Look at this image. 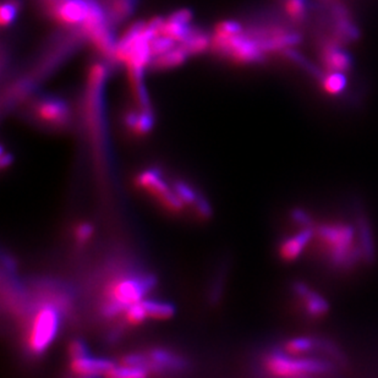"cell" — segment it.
Segmentation results:
<instances>
[{"label":"cell","instance_id":"obj_2","mask_svg":"<svg viewBox=\"0 0 378 378\" xmlns=\"http://www.w3.org/2000/svg\"><path fill=\"white\" fill-rule=\"evenodd\" d=\"M214 52L237 64H254L264 60V44L252 32H245L235 21H222L214 27L211 37Z\"/></svg>","mask_w":378,"mask_h":378},{"label":"cell","instance_id":"obj_14","mask_svg":"<svg viewBox=\"0 0 378 378\" xmlns=\"http://www.w3.org/2000/svg\"><path fill=\"white\" fill-rule=\"evenodd\" d=\"M298 294L301 296V299L305 300V311L306 313L311 317H322L327 311H328V305L326 301L322 299L321 296L317 295L315 293L307 289L305 285H299L296 288Z\"/></svg>","mask_w":378,"mask_h":378},{"label":"cell","instance_id":"obj_13","mask_svg":"<svg viewBox=\"0 0 378 378\" xmlns=\"http://www.w3.org/2000/svg\"><path fill=\"white\" fill-rule=\"evenodd\" d=\"M332 17L334 21V33L339 41H356L360 37L358 27L352 24L350 16L343 6H336L332 8Z\"/></svg>","mask_w":378,"mask_h":378},{"label":"cell","instance_id":"obj_18","mask_svg":"<svg viewBox=\"0 0 378 378\" xmlns=\"http://www.w3.org/2000/svg\"><path fill=\"white\" fill-rule=\"evenodd\" d=\"M144 305H145L146 311H147L148 320L163 321V320L171 318L174 315V312H175L174 306L169 304V302H166V301L145 299L144 300Z\"/></svg>","mask_w":378,"mask_h":378},{"label":"cell","instance_id":"obj_25","mask_svg":"<svg viewBox=\"0 0 378 378\" xmlns=\"http://www.w3.org/2000/svg\"><path fill=\"white\" fill-rule=\"evenodd\" d=\"M174 190L178 194V196L182 198L184 205L187 203V205L196 206L197 203L201 200V198L197 197L196 192L194 191L191 187H189L185 182H176Z\"/></svg>","mask_w":378,"mask_h":378},{"label":"cell","instance_id":"obj_7","mask_svg":"<svg viewBox=\"0 0 378 378\" xmlns=\"http://www.w3.org/2000/svg\"><path fill=\"white\" fill-rule=\"evenodd\" d=\"M137 187L145 190L151 196L155 197L163 207L169 212H180L184 207L182 198L178 196L175 190H171L163 180L161 173L155 169L142 171L136 179Z\"/></svg>","mask_w":378,"mask_h":378},{"label":"cell","instance_id":"obj_1","mask_svg":"<svg viewBox=\"0 0 378 378\" xmlns=\"http://www.w3.org/2000/svg\"><path fill=\"white\" fill-rule=\"evenodd\" d=\"M68 312L62 296L51 295L41 301L25 321L24 345L28 354L38 356L52 345L62 323V315Z\"/></svg>","mask_w":378,"mask_h":378},{"label":"cell","instance_id":"obj_11","mask_svg":"<svg viewBox=\"0 0 378 378\" xmlns=\"http://www.w3.org/2000/svg\"><path fill=\"white\" fill-rule=\"evenodd\" d=\"M114 365L115 363L110 360L92 358L87 354L80 358L70 359L69 368L71 373L78 377H97L105 376Z\"/></svg>","mask_w":378,"mask_h":378},{"label":"cell","instance_id":"obj_6","mask_svg":"<svg viewBox=\"0 0 378 378\" xmlns=\"http://www.w3.org/2000/svg\"><path fill=\"white\" fill-rule=\"evenodd\" d=\"M107 19L108 16L102 10V8L91 1L87 15L81 24V27L85 35L89 38L91 43L102 55L109 59H114L117 43H114L113 37L109 32Z\"/></svg>","mask_w":378,"mask_h":378},{"label":"cell","instance_id":"obj_16","mask_svg":"<svg viewBox=\"0 0 378 378\" xmlns=\"http://www.w3.org/2000/svg\"><path fill=\"white\" fill-rule=\"evenodd\" d=\"M187 51L179 46V47L173 48L168 52L163 53L161 55H157V57L152 59V67L158 70H166V69L175 68L178 65H182V62L187 60Z\"/></svg>","mask_w":378,"mask_h":378},{"label":"cell","instance_id":"obj_27","mask_svg":"<svg viewBox=\"0 0 378 378\" xmlns=\"http://www.w3.org/2000/svg\"><path fill=\"white\" fill-rule=\"evenodd\" d=\"M68 352L70 359L80 358V356L89 354L86 344L81 342V341H73V342L70 343Z\"/></svg>","mask_w":378,"mask_h":378},{"label":"cell","instance_id":"obj_5","mask_svg":"<svg viewBox=\"0 0 378 378\" xmlns=\"http://www.w3.org/2000/svg\"><path fill=\"white\" fill-rule=\"evenodd\" d=\"M264 368L272 376L291 377V376H316L326 373L332 366L328 363L316 359L301 358L289 352H272L264 359Z\"/></svg>","mask_w":378,"mask_h":378},{"label":"cell","instance_id":"obj_8","mask_svg":"<svg viewBox=\"0 0 378 378\" xmlns=\"http://www.w3.org/2000/svg\"><path fill=\"white\" fill-rule=\"evenodd\" d=\"M32 113L42 124L60 128L69 121V107L57 98H42L32 107Z\"/></svg>","mask_w":378,"mask_h":378},{"label":"cell","instance_id":"obj_28","mask_svg":"<svg viewBox=\"0 0 378 378\" xmlns=\"http://www.w3.org/2000/svg\"><path fill=\"white\" fill-rule=\"evenodd\" d=\"M9 162H11L10 155H6V153H3V155H1V166H3V168L9 166L10 164Z\"/></svg>","mask_w":378,"mask_h":378},{"label":"cell","instance_id":"obj_22","mask_svg":"<svg viewBox=\"0 0 378 378\" xmlns=\"http://www.w3.org/2000/svg\"><path fill=\"white\" fill-rule=\"evenodd\" d=\"M145 300V299H144ZM144 300L130 306L121 313L124 316V321L129 326H140L146 320H148Z\"/></svg>","mask_w":378,"mask_h":378},{"label":"cell","instance_id":"obj_12","mask_svg":"<svg viewBox=\"0 0 378 378\" xmlns=\"http://www.w3.org/2000/svg\"><path fill=\"white\" fill-rule=\"evenodd\" d=\"M313 234H315V229L307 225L304 227L300 233L283 240V243H280V259L286 262L295 261L302 254V251L307 248L310 241L313 240Z\"/></svg>","mask_w":378,"mask_h":378},{"label":"cell","instance_id":"obj_23","mask_svg":"<svg viewBox=\"0 0 378 378\" xmlns=\"http://www.w3.org/2000/svg\"><path fill=\"white\" fill-rule=\"evenodd\" d=\"M19 1L17 0H6L0 6V24L1 26L8 27L16 19L19 12Z\"/></svg>","mask_w":378,"mask_h":378},{"label":"cell","instance_id":"obj_4","mask_svg":"<svg viewBox=\"0 0 378 378\" xmlns=\"http://www.w3.org/2000/svg\"><path fill=\"white\" fill-rule=\"evenodd\" d=\"M313 239L320 243L322 254L336 268H350L363 251L355 245V232L347 223H325L315 229Z\"/></svg>","mask_w":378,"mask_h":378},{"label":"cell","instance_id":"obj_21","mask_svg":"<svg viewBox=\"0 0 378 378\" xmlns=\"http://www.w3.org/2000/svg\"><path fill=\"white\" fill-rule=\"evenodd\" d=\"M322 88L327 94L337 96L342 94L347 87V78L344 73L341 71H331L327 75H323L321 80Z\"/></svg>","mask_w":378,"mask_h":378},{"label":"cell","instance_id":"obj_9","mask_svg":"<svg viewBox=\"0 0 378 378\" xmlns=\"http://www.w3.org/2000/svg\"><path fill=\"white\" fill-rule=\"evenodd\" d=\"M89 3L88 0H59L48 12L62 26H78L87 15Z\"/></svg>","mask_w":378,"mask_h":378},{"label":"cell","instance_id":"obj_3","mask_svg":"<svg viewBox=\"0 0 378 378\" xmlns=\"http://www.w3.org/2000/svg\"><path fill=\"white\" fill-rule=\"evenodd\" d=\"M155 280L150 275L121 273L115 275L104 286L101 310L105 317L123 313L128 307L145 299L153 288Z\"/></svg>","mask_w":378,"mask_h":378},{"label":"cell","instance_id":"obj_26","mask_svg":"<svg viewBox=\"0 0 378 378\" xmlns=\"http://www.w3.org/2000/svg\"><path fill=\"white\" fill-rule=\"evenodd\" d=\"M92 235H94V228H92L91 224L88 223L78 224V227L75 228V232H74L75 241L78 245L87 243L88 240L92 238Z\"/></svg>","mask_w":378,"mask_h":378},{"label":"cell","instance_id":"obj_20","mask_svg":"<svg viewBox=\"0 0 378 378\" xmlns=\"http://www.w3.org/2000/svg\"><path fill=\"white\" fill-rule=\"evenodd\" d=\"M189 55H196L211 47V38L200 31H191L184 43L180 44Z\"/></svg>","mask_w":378,"mask_h":378},{"label":"cell","instance_id":"obj_10","mask_svg":"<svg viewBox=\"0 0 378 378\" xmlns=\"http://www.w3.org/2000/svg\"><path fill=\"white\" fill-rule=\"evenodd\" d=\"M321 55L323 65L328 71L345 73L350 70L352 59L345 49L339 46L336 40H323L321 42Z\"/></svg>","mask_w":378,"mask_h":378},{"label":"cell","instance_id":"obj_19","mask_svg":"<svg viewBox=\"0 0 378 378\" xmlns=\"http://www.w3.org/2000/svg\"><path fill=\"white\" fill-rule=\"evenodd\" d=\"M150 370L144 366L118 363L109 370L105 377L109 378H144L150 376Z\"/></svg>","mask_w":378,"mask_h":378},{"label":"cell","instance_id":"obj_24","mask_svg":"<svg viewBox=\"0 0 378 378\" xmlns=\"http://www.w3.org/2000/svg\"><path fill=\"white\" fill-rule=\"evenodd\" d=\"M285 12L294 21L304 20L306 15V0H285Z\"/></svg>","mask_w":378,"mask_h":378},{"label":"cell","instance_id":"obj_17","mask_svg":"<svg viewBox=\"0 0 378 378\" xmlns=\"http://www.w3.org/2000/svg\"><path fill=\"white\" fill-rule=\"evenodd\" d=\"M135 9V0H107V16L114 22L128 19Z\"/></svg>","mask_w":378,"mask_h":378},{"label":"cell","instance_id":"obj_15","mask_svg":"<svg viewBox=\"0 0 378 378\" xmlns=\"http://www.w3.org/2000/svg\"><path fill=\"white\" fill-rule=\"evenodd\" d=\"M128 129L135 135H145L153 126V117L151 110L141 109V112H130L125 119Z\"/></svg>","mask_w":378,"mask_h":378}]
</instances>
